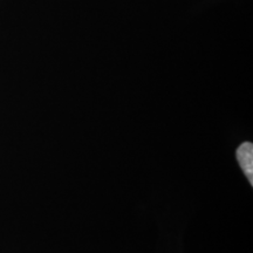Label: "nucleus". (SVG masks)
<instances>
[{
    "instance_id": "obj_1",
    "label": "nucleus",
    "mask_w": 253,
    "mask_h": 253,
    "mask_svg": "<svg viewBox=\"0 0 253 253\" xmlns=\"http://www.w3.org/2000/svg\"><path fill=\"white\" fill-rule=\"evenodd\" d=\"M236 156L240 168L248 177L250 184L253 185V144L251 142H244L239 145Z\"/></svg>"
}]
</instances>
